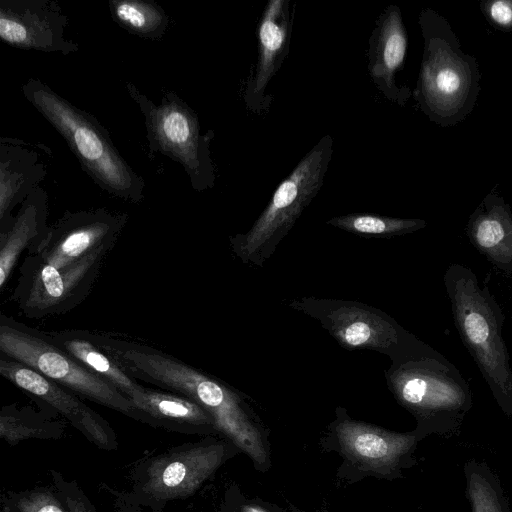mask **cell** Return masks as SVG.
<instances>
[{
  "instance_id": "1",
  "label": "cell",
  "mask_w": 512,
  "mask_h": 512,
  "mask_svg": "<svg viewBox=\"0 0 512 512\" xmlns=\"http://www.w3.org/2000/svg\"><path fill=\"white\" fill-rule=\"evenodd\" d=\"M22 93L62 136L82 169L102 190L130 203L144 199V178L122 157L108 131L92 114L37 78L28 79Z\"/></svg>"
},
{
  "instance_id": "2",
  "label": "cell",
  "mask_w": 512,
  "mask_h": 512,
  "mask_svg": "<svg viewBox=\"0 0 512 512\" xmlns=\"http://www.w3.org/2000/svg\"><path fill=\"white\" fill-rule=\"evenodd\" d=\"M333 138L323 136L279 184L268 205L245 233L229 238L243 264L262 267L324 184L333 154Z\"/></svg>"
},
{
  "instance_id": "3",
  "label": "cell",
  "mask_w": 512,
  "mask_h": 512,
  "mask_svg": "<svg viewBox=\"0 0 512 512\" xmlns=\"http://www.w3.org/2000/svg\"><path fill=\"white\" fill-rule=\"evenodd\" d=\"M239 452L231 441L214 436L172 447L135 466L128 494L140 506L162 512L169 502L194 494Z\"/></svg>"
},
{
  "instance_id": "4",
  "label": "cell",
  "mask_w": 512,
  "mask_h": 512,
  "mask_svg": "<svg viewBox=\"0 0 512 512\" xmlns=\"http://www.w3.org/2000/svg\"><path fill=\"white\" fill-rule=\"evenodd\" d=\"M129 97L144 117L150 156L159 153L179 163L197 192L215 184L211 158L212 130L201 133L197 113L175 92L163 90L156 104L133 83H125Z\"/></svg>"
},
{
  "instance_id": "5",
  "label": "cell",
  "mask_w": 512,
  "mask_h": 512,
  "mask_svg": "<svg viewBox=\"0 0 512 512\" xmlns=\"http://www.w3.org/2000/svg\"><path fill=\"white\" fill-rule=\"evenodd\" d=\"M0 355L21 362L76 395L143 423L134 403L56 346L43 331L10 316L0 317Z\"/></svg>"
},
{
  "instance_id": "6",
  "label": "cell",
  "mask_w": 512,
  "mask_h": 512,
  "mask_svg": "<svg viewBox=\"0 0 512 512\" xmlns=\"http://www.w3.org/2000/svg\"><path fill=\"white\" fill-rule=\"evenodd\" d=\"M421 440L414 430L400 433L354 420L339 406L320 443L324 450L341 456L340 478L354 482L372 476L392 481L417 464L415 451Z\"/></svg>"
},
{
  "instance_id": "7",
  "label": "cell",
  "mask_w": 512,
  "mask_h": 512,
  "mask_svg": "<svg viewBox=\"0 0 512 512\" xmlns=\"http://www.w3.org/2000/svg\"><path fill=\"white\" fill-rule=\"evenodd\" d=\"M385 378L397 402L415 417L414 431L422 440L430 434L454 432L469 408L463 387L431 360L408 357L392 362Z\"/></svg>"
},
{
  "instance_id": "8",
  "label": "cell",
  "mask_w": 512,
  "mask_h": 512,
  "mask_svg": "<svg viewBox=\"0 0 512 512\" xmlns=\"http://www.w3.org/2000/svg\"><path fill=\"white\" fill-rule=\"evenodd\" d=\"M450 298L457 328L502 410L512 416V372L499 325L487 296L470 272L452 280Z\"/></svg>"
},
{
  "instance_id": "9",
  "label": "cell",
  "mask_w": 512,
  "mask_h": 512,
  "mask_svg": "<svg viewBox=\"0 0 512 512\" xmlns=\"http://www.w3.org/2000/svg\"><path fill=\"white\" fill-rule=\"evenodd\" d=\"M110 249L101 248L62 268L28 254L19 268L10 300L28 318L40 319L71 311L89 295Z\"/></svg>"
},
{
  "instance_id": "10",
  "label": "cell",
  "mask_w": 512,
  "mask_h": 512,
  "mask_svg": "<svg viewBox=\"0 0 512 512\" xmlns=\"http://www.w3.org/2000/svg\"><path fill=\"white\" fill-rule=\"evenodd\" d=\"M289 306L316 319L347 350H373L396 362L409 357L407 333L382 310L342 299L301 297Z\"/></svg>"
},
{
  "instance_id": "11",
  "label": "cell",
  "mask_w": 512,
  "mask_h": 512,
  "mask_svg": "<svg viewBox=\"0 0 512 512\" xmlns=\"http://www.w3.org/2000/svg\"><path fill=\"white\" fill-rule=\"evenodd\" d=\"M128 215L106 208L66 211L31 253L57 268L70 266L101 248H112Z\"/></svg>"
},
{
  "instance_id": "12",
  "label": "cell",
  "mask_w": 512,
  "mask_h": 512,
  "mask_svg": "<svg viewBox=\"0 0 512 512\" xmlns=\"http://www.w3.org/2000/svg\"><path fill=\"white\" fill-rule=\"evenodd\" d=\"M0 374L33 399L53 409L98 448L108 451L118 448L116 434L109 422L72 391L3 355H0Z\"/></svg>"
},
{
  "instance_id": "13",
  "label": "cell",
  "mask_w": 512,
  "mask_h": 512,
  "mask_svg": "<svg viewBox=\"0 0 512 512\" xmlns=\"http://www.w3.org/2000/svg\"><path fill=\"white\" fill-rule=\"evenodd\" d=\"M68 16L54 0H1L0 38L12 47L69 55L79 45L65 37Z\"/></svg>"
},
{
  "instance_id": "14",
  "label": "cell",
  "mask_w": 512,
  "mask_h": 512,
  "mask_svg": "<svg viewBox=\"0 0 512 512\" xmlns=\"http://www.w3.org/2000/svg\"><path fill=\"white\" fill-rule=\"evenodd\" d=\"M292 26L290 1L270 0L259 20L257 60L243 93L247 109L254 113L269 110L272 96L266 90L288 55Z\"/></svg>"
},
{
  "instance_id": "15",
  "label": "cell",
  "mask_w": 512,
  "mask_h": 512,
  "mask_svg": "<svg viewBox=\"0 0 512 512\" xmlns=\"http://www.w3.org/2000/svg\"><path fill=\"white\" fill-rule=\"evenodd\" d=\"M420 72V90L428 108L440 115L457 112L471 85L468 64L443 41H430Z\"/></svg>"
},
{
  "instance_id": "16",
  "label": "cell",
  "mask_w": 512,
  "mask_h": 512,
  "mask_svg": "<svg viewBox=\"0 0 512 512\" xmlns=\"http://www.w3.org/2000/svg\"><path fill=\"white\" fill-rule=\"evenodd\" d=\"M46 175L47 166L33 144L0 138V227L12 221L13 209L40 187Z\"/></svg>"
},
{
  "instance_id": "17",
  "label": "cell",
  "mask_w": 512,
  "mask_h": 512,
  "mask_svg": "<svg viewBox=\"0 0 512 512\" xmlns=\"http://www.w3.org/2000/svg\"><path fill=\"white\" fill-rule=\"evenodd\" d=\"M406 51L407 35L400 9L390 5L377 18L369 38L368 71L377 89L397 103L403 96L396 75L403 67Z\"/></svg>"
},
{
  "instance_id": "18",
  "label": "cell",
  "mask_w": 512,
  "mask_h": 512,
  "mask_svg": "<svg viewBox=\"0 0 512 512\" xmlns=\"http://www.w3.org/2000/svg\"><path fill=\"white\" fill-rule=\"evenodd\" d=\"M130 400L140 411L143 423L182 434L220 435L213 417L184 396L141 386Z\"/></svg>"
},
{
  "instance_id": "19",
  "label": "cell",
  "mask_w": 512,
  "mask_h": 512,
  "mask_svg": "<svg viewBox=\"0 0 512 512\" xmlns=\"http://www.w3.org/2000/svg\"><path fill=\"white\" fill-rule=\"evenodd\" d=\"M48 193L36 188L20 205L12 221L0 227V289L3 290L22 253L33 252L46 237Z\"/></svg>"
},
{
  "instance_id": "20",
  "label": "cell",
  "mask_w": 512,
  "mask_h": 512,
  "mask_svg": "<svg viewBox=\"0 0 512 512\" xmlns=\"http://www.w3.org/2000/svg\"><path fill=\"white\" fill-rule=\"evenodd\" d=\"M45 334L56 346L129 399L142 386L102 347L96 334L74 329Z\"/></svg>"
},
{
  "instance_id": "21",
  "label": "cell",
  "mask_w": 512,
  "mask_h": 512,
  "mask_svg": "<svg viewBox=\"0 0 512 512\" xmlns=\"http://www.w3.org/2000/svg\"><path fill=\"white\" fill-rule=\"evenodd\" d=\"M62 418L48 406L37 410L17 403L5 405L0 412V437L10 445L30 439H60L66 430Z\"/></svg>"
},
{
  "instance_id": "22",
  "label": "cell",
  "mask_w": 512,
  "mask_h": 512,
  "mask_svg": "<svg viewBox=\"0 0 512 512\" xmlns=\"http://www.w3.org/2000/svg\"><path fill=\"white\" fill-rule=\"evenodd\" d=\"M108 7L121 28L140 38L160 41L169 27V16L155 1L109 0Z\"/></svg>"
},
{
  "instance_id": "23",
  "label": "cell",
  "mask_w": 512,
  "mask_h": 512,
  "mask_svg": "<svg viewBox=\"0 0 512 512\" xmlns=\"http://www.w3.org/2000/svg\"><path fill=\"white\" fill-rule=\"evenodd\" d=\"M473 243L490 259L506 263L512 260V218L502 207H493L479 215L471 227Z\"/></svg>"
},
{
  "instance_id": "24",
  "label": "cell",
  "mask_w": 512,
  "mask_h": 512,
  "mask_svg": "<svg viewBox=\"0 0 512 512\" xmlns=\"http://www.w3.org/2000/svg\"><path fill=\"white\" fill-rule=\"evenodd\" d=\"M464 476L472 512H510L499 478L485 462L466 461Z\"/></svg>"
},
{
  "instance_id": "25",
  "label": "cell",
  "mask_w": 512,
  "mask_h": 512,
  "mask_svg": "<svg viewBox=\"0 0 512 512\" xmlns=\"http://www.w3.org/2000/svg\"><path fill=\"white\" fill-rule=\"evenodd\" d=\"M326 224L363 237L389 238L416 231L425 226V221L353 213L332 217Z\"/></svg>"
},
{
  "instance_id": "26",
  "label": "cell",
  "mask_w": 512,
  "mask_h": 512,
  "mask_svg": "<svg viewBox=\"0 0 512 512\" xmlns=\"http://www.w3.org/2000/svg\"><path fill=\"white\" fill-rule=\"evenodd\" d=\"M2 501L7 512H68L56 492L46 488L8 492Z\"/></svg>"
},
{
  "instance_id": "27",
  "label": "cell",
  "mask_w": 512,
  "mask_h": 512,
  "mask_svg": "<svg viewBox=\"0 0 512 512\" xmlns=\"http://www.w3.org/2000/svg\"><path fill=\"white\" fill-rule=\"evenodd\" d=\"M54 491L68 512H97L89 497L75 480L67 479L60 472L51 469Z\"/></svg>"
},
{
  "instance_id": "28",
  "label": "cell",
  "mask_w": 512,
  "mask_h": 512,
  "mask_svg": "<svg viewBox=\"0 0 512 512\" xmlns=\"http://www.w3.org/2000/svg\"><path fill=\"white\" fill-rule=\"evenodd\" d=\"M483 9L496 25L512 29V0H495L484 3Z\"/></svg>"
},
{
  "instance_id": "29",
  "label": "cell",
  "mask_w": 512,
  "mask_h": 512,
  "mask_svg": "<svg viewBox=\"0 0 512 512\" xmlns=\"http://www.w3.org/2000/svg\"><path fill=\"white\" fill-rule=\"evenodd\" d=\"M103 488L111 495L115 512H144L142 506L135 502L127 492L112 489L105 484Z\"/></svg>"
},
{
  "instance_id": "30",
  "label": "cell",
  "mask_w": 512,
  "mask_h": 512,
  "mask_svg": "<svg viewBox=\"0 0 512 512\" xmlns=\"http://www.w3.org/2000/svg\"><path fill=\"white\" fill-rule=\"evenodd\" d=\"M244 512H267V511L260 507H257V506L247 505V506H244Z\"/></svg>"
}]
</instances>
